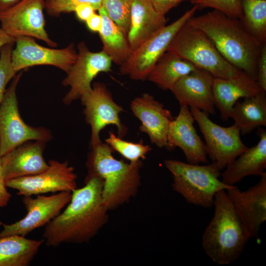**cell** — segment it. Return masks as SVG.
Segmentation results:
<instances>
[{"instance_id": "7", "label": "cell", "mask_w": 266, "mask_h": 266, "mask_svg": "<svg viewBox=\"0 0 266 266\" xmlns=\"http://www.w3.org/2000/svg\"><path fill=\"white\" fill-rule=\"evenodd\" d=\"M22 72L16 74L6 89L0 106V155L9 152L29 141H49L50 131L45 128L27 124L20 116L16 90Z\"/></svg>"}, {"instance_id": "12", "label": "cell", "mask_w": 266, "mask_h": 266, "mask_svg": "<svg viewBox=\"0 0 266 266\" xmlns=\"http://www.w3.org/2000/svg\"><path fill=\"white\" fill-rule=\"evenodd\" d=\"M48 164L47 169L39 173L6 181V187L17 190V194L23 196L72 192L77 188V176L67 161L61 163L50 160Z\"/></svg>"}, {"instance_id": "3", "label": "cell", "mask_w": 266, "mask_h": 266, "mask_svg": "<svg viewBox=\"0 0 266 266\" xmlns=\"http://www.w3.org/2000/svg\"><path fill=\"white\" fill-rule=\"evenodd\" d=\"M214 213L202 236V246L211 260L220 265L237 260L251 236L225 190L218 192Z\"/></svg>"}, {"instance_id": "5", "label": "cell", "mask_w": 266, "mask_h": 266, "mask_svg": "<svg viewBox=\"0 0 266 266\" xmlns=\"http://www.w3.org/2000/svg\"><path fill=\"white\" fill-rule=\"evenodd\" d=\"M164 165L172 175L173 190L192 204L210 207L218 192L235 186L220 180L221 170L214 162L200 165L168 159Z\"/></svg>"}, {"instance_id": "22", "label": "cell", "mask_w": 266, "mask_h": 266, "mask_svg": "<svg viewBox=\"0 0 266 266\" xmlns=\"http://www.w3.org/2000/svg\"><path fill=\"white\" fill-rule=\"evenodd\" d=\"M259 140L257 144L240 154L228 164L221 173L222 181L233 186L250 175L261 176L266 168V131L259 128Z\"/></svg>"}, {"instance_id": "10", "label": "cell", "mask_w": 266, "mask_h": 266, "mask_svg": "<svg viewBox=\"0 0 266 266\" xmlns=\"http://www.w3.org/2000/svg\"><path fill=\"white\" fill-rule=\"evenodd\" d=\"M80 100L84 107L85 121L91 128V147L101 142L100 132L107 126H115L120 137L125 135L127 129L122 123L119 116L124 109L114 100L104 84L94 83L91 91Z\"/></svg>"}, {"instance_id": "9", "label": "cell", "mask_w": 266, "mask_h": 266, "mask_svg": "<svg viewBox=\"0 0 266 266\" xmlns=\"http://www.w3.org/2000/svg\"><path fill=\"white\" fill-rule=\"evenodd\" d=\"M190 110L204 138L207 155L221 170L247 150L241 139L240 130L234 124L222 127L200 110L192 107Z\"/></svg>"}, {"instance_id": "25", "label": "cell", "mask_w": 266, "mask_h": 266, "mask_svg": "<svg viewBox=\"0 0 266 266\" xmlns=\"http://www.w3.org/2000/svg\"><path fill=\"white\" fill-rule=\"evenodd\" d=\"M196 68L174 53L166 51L155 64L147 79L163 90L171 91L182 77Z\"/></svg>"}, {"instance_id": "36", "label": "cell", "mask_w": 266, "mask_h": 266, "mask_svg": "<svg viewBox=\"0 0 266 266\" xmlns=\"http://www.w3.org/2000/svg\"><path fill=\"white\" fill-rule=\"evenodd\" d=\"M7 188L3 175L0 155V207L6 206L11 198V195L7 191ZM2 224L0 220V225H2Z\"/></svg>"}, {"instance_id": "21", "label": "cell", "mask_w": 266, "mask_h": 266, "mask_svg": "<svg viewBox=\"0 0 266 266\" xmlns=\"http://www.w3.org/2000/svg\"><path fill=\"white\" fill-rule=\"evenodd\" d=\"M266 91L257 80L244 72L232 79L214 77L213 94L215 106L219 110L224 121L231 118L232 108L240 98L254 96Z\"/></svg>"}, {"instance_id": "31", "label": "cell", "mask_w": 266, "mask_h": 266, "mask_svg": "<svg viewBox=\"0 0 266 266\" xmlns=\"http://www.w3.org/2000/svg\"><path fill=\"white\" fill-rule=\"evenodd\" d=\"M241 0H190V2L199 8H211L227 16L240 19L242 16Z\"/></svg>"}, {"instance_id": "19", "label": "cell", "mask_w": 266, "mask_h": 266, "mask_svg": "<svg viewBox=\"0 0 266 266\" xmlns=\"http://www.w3.org/2000/svg\"><path fill=\"white\" fill-rule=\"evenodd\" d=\"M214 76L197 67L182 77L171 90L180 105L195 107L207 114H215L213 94Z\"/></svg>"}, {"instance_id": "14", "label": "cell", "mask_w": 266, "mask_h": 266, "mask_svg": "<svg viewBox=\"0 0 266 266\" xmlns=\"http://www.w3.org/2000/svg\"><path fill=\"white\" fill-rule=\"evenodd\" d=\"M71 195L70 192H61L48 196L38 195L35 198L23 196L22 202L26 215L14 223H3L0 237L10 235L25 237L35 229L46 225L69 202Z\"/></svg>"}, {"instance_id": "32", "label": "cell", "mask_w": 266, "mask_h": 266, "mask_svg": "<svg viewBox=\"0 0 266 266\" xmlns=\"http://www.w3.org/2000/svg\"><path fill=\"white\" fill-rule=\"evenodd\" d=\"M102 0H44V9L48 15L58 17L63 13L74 11L79 4L87 3L91 4L95 10L101 6Z\"/></svg>"}, {"instance_id": "30", "label": "cell", "mask_w": 266, "mask_h": 266, "mask_svg": "<svg viewBox=\"0 0 266 266\" xmlns=\"http://www.w3.org/2000/svg\"><path fill=\"white\" fill-rule=\"evenodd\" d=\"M133 0H102L101 6L109 18L127 35L130 26Z\"/></svg>"}, {"instance_id": "20", "label": "cell", "mask_w": 266, "mask_h": 266, "mask_svg": "<svg viewBox=\"0 0 266 266\" xmlns=\"http://www.w3.org/2000/svg\"><path fill=\"white\" fill-rule=\"evenodd\" d=\"M46 142L42 140L26 142L1 157L5 181L32 175L49 166L43 158Z\"/></svg>"}, {"instance_id": "1", "label": "cell", "mask_w": 266, "mask_h": 266, "mask_svg": "<svg viewBox=\"0 0 266 266\" xmlns=\"http://www.w3.org/2000/svg\"><path fill=\"white\" fill-rule=\"evenodd\" d=\"M85 185L72 192L65 209L46 225L43 233L46 245L89 242L106 224L108 211L102 196L103 180L86 176Z\"/></svg>"}, {"instance_id": "8", "label": "cell", "mask_w": 266, "mask_h": 266, "mask_svg": "<svg viewBox=\"0 0 266 266\" xmlns=\"http://www.w3.org/2000/svg\"><path fill=\"white\" fill-rule=\"evenodd\" d=\"M194 6L171 24L166 25L154 35L142 43L132 51L127 60L120 66L122 74L134 80H144L155 64L166 51L173 37L189 19L199 9Z\"/></svg>"}, {"instance_id": "13", "label": "cell", "mask_w": 266, "mask_h": 266, "mask_svg": "<svg viewBox=\"0 0 266 266\" xmlns=\"http://www.w3.org/2000/svg\"><path fill=\"white\" fill-rule=\"evenodd\" d=\"M44 0H22L0 12L1 28L10 36L31 37L45 42L52 47L57 43L49 37L45 30Z\"/></svg>"}, {"instance_id": "2", "label": "cell", "mask_w": 266, "mask_h": 266, "mask_svg": "<svg viewBox=\"0 0 266 266\" xmlns=\"http://www.w3.org/2000/svg\"><path fill=\"white\" fill-rule=\"evenodd\" d=\"M203 31L230 64L257 80V64L262 46L245 29L239 19L216 10L188 20Z\"/></svg>"}, {"instance_id": "23", "label": "cell", "mask_w": 266, "mask_h": 266, "mask_svg": "<svg viewBox=\"0 0 266 266\" xmlns=\"http://www.w3.org/2000/svg\"><path fill=\"white\" fill-rule=\"evenodd\" d=\"M165 15L158 12L151 0H133L127 38L133 51L166 26Z\"/></svg>"}, {"instance_id": "4", "label": "cell", "mask_w": 266, "mask_h": 266, "mask_svg": "<svg viewBox=\"0 0 266 266\" xmlns=\"http://www.w3.org/2000/svg\"><path fill=\"white\" fill-rule=\"evenodd\" d=\"M86 166V176H97L103 180L104 203L108 211L129 201L136 194L140 185L141 160L127 163L112 155V149L100 142L91 147Z\"/></svg>"}, {"instance_id": "34", "label": "cell", "mask_w": 266, "mask_h": 266, "mask_svg": "<svg viewBox=\"0 0 266 266\" xmlns=\"http://www.w3.org/2000/svg\"><path fill=\"white\" fill-rule=\"evenodd\" d=\"M257 81L261 88L266 91V44L263 45L258 60Z\"/></svg>"}, {"instance_id": "40", "label": "cell", "mask_w": 266, "mask_h": 266, "mask_svg": "<svg viewBox=\"0 0 266 266\" xmlns=\"http://www.w3.org/2000/svg\"><path fill=\"white\" fill-rule=\"evenodd\" d=\"M22 0H0V12L14 6Z\"/></svg>"}, {"instance_id": "37", "label": "cell", "mask_w": 266, "mask_h": 266, "mask_svg": "<svg viewBox=\"0 0 266 266\" xmlns=\"http://www.w3.org/2000/svg\"><path fill=\"white\" fill-rule=\"evenodd\" d=\"M95 9L91 4L84 3L78 5L74 12L79 20L86 22L95 13Z\"/></svg>"}, {"instance_id": "17", "label": "cell", "mask_w": 266, "mask_h": 266, "mask_svg": "<svg viewBox=\"0 0 266 266\" xmlns=\"http://www.w3.org/2000/svg\"><path fill=\"white\" fill-rule=\"evenodd\" d=\"M130 107L140 121V132L146 133L151 142L158 147H166L167 132L173 119L171 112L148 93L134 98Z\"/></svg>"}, {"instance_id": "26", "label": "cell", "mask_w": 266, "mask_h": 266, "mask_svg": "<svg viewBox=\"0 0 266 266\" xmlns=\"http://www.w3.org/2000/svg\"><path fill=\"white\" fill-rule=\"evenodd\" d=\"M44 241L20 235L0 237V266H29Z\"/></svg>"}, {"instance_id": "29", "label": "cell", "mask_w": 266, "mask_h": 266, "mask_svg": "<svg viewBox=\"0 0 266 266\" xmlns=\"http://www.w3.org/2000/svg\"><path fill=\"white\" fill-rule=\"evenodd\" d=\"M105 142L112 150L119 153L131 163L145 159L152 150L149 145L144 144L142 141L137 143L128 141L117 136L111 132L109 133Z\"/></svg>"}, {"instance_id": "24", "label": "cell", "mask_w": 266, "mask_h": 266, "mask_svg": "<svg viewBox=\"0 0 266 266\" xmlns=\"http://www.w3.org/2000/svg\"><path fill=\"white\" fill-rule=\"evenodd\" d=\"M266 91L246 98L233 105L231 118L239 128L240 133L246 134L261 126H266Z\"/></svg>"}, {"instance_id": "33", "label": "cell", "mask_w": 266, "mask_h": 266, "mask_svg": "<svg viewBox=\"0 0 266 266\" xmlns=\"http://www.w3.org/2000/svg\"><path fill=\"white\" fill-rule=\"evenodd\" d=\"M14 43L6 44L0 48V106L7 84L17 73L11 64V54Z\"/></svg>"}, {"instance_id": "39", "label": "cell", "mask_w": 266, "mask_h": 266, "mask_svg": "<svg viewBox=\"0 0 266 266\" xmlns=\"http://www.w3.org/2000/svg\"><path fill=\"white\" fill-rule=\"evenodd\" d=\"M16 39L9 35L0 26V48L11 42H15Z\"/></svg>"}, {"instance_id": "27", "label": "cell", "mask_w": 266, "mask_h": 266, "mask_svg": "<svg viewBox=\"0 0 266 266\" xmlns=\"http://www.w3.org/2000/svg\"><path fill=\"white\" fill-rule=\"evenodd\" d=\"M98 11L102 18V26L99 33L103 45L102 51L112 62L120 66L132 52L127 35L109 18L103 6Z\"/></svg>"}, {"instance_id": "18", "label": "cell", "mask_w": 266, "mask_h": 266, "mask_svg": "<svg viewBox=\"0 0 266 266\" xmlns=\"http://www.w3.org/2000/svg\"><path fill=\"white\" fill-rule=\"evenodd\" d=\"M260 177L256 184L245 191L236 186L226 190L251 237L258 235L261 226L266 220V172Z\"/></svg>"}, {"instance_id": "6", "label": "cell", "mask_w": 266, "mask_h": 266, "mask_svg": "<svg viewBox=\"0 0 266 266\" xmlns=\"http://www.w3.org/2000/svg\"><path fill=\"white\" fill-rule=\"evenodd\" d=\"M166 51L207 71L215 77L232 79L243 72L223 57L203 31L188 21L177 31Z\"/></svg>"}, {"instance_id": "15", "label": "cell", "mask_w": 266, "mask_h": 266, "mask_svg": "<svg viewBox=\"0 0 266 266\" xmlns=\"http://www.w3.org/2000/svg\"><path fill=\"white\" fill-rule=\"evenodd\" d=\"M15 43L16 46L11 54V64L16 73L40 65L55 66L67 73L77 58L73 43L58 49L42 46L31 37H17Z\"/></svg>"}, {"instance_id": "38", "label": "cell", "mask_w": 266, "mask_h": 266, "mask_svg": "<svg viewBox=\"0 0 266 266\" xmlns=\"http://www.w3.org/2000/svg\"><path fill=\"white\" fill-rule=\"evenodd\" d=\"M87 27L93 32H99L102 26V18L99 14L94 13L85 22Z\"/></svg>"}, {"instance_id": "16", "label": "cell", "mask_w": 266, "mask_h": 266, "mask_svg": "<svg viewBox=\"0 0 266 266\" xmlns=\"http://www.w3.org/2000/svg\"><path fill=\"white\" fill-rule=\"evenodd\" d=\"M194 121L189 107L180 105L177 116L173 118L169 125L166 148H180L188 163L207 164L206 146L196 132Z\"/></svg>"}, {"instance_id": "28", "label": "cell", "mask_w": 266, "mask_h": 266, "mask_svg": "<svg viewBox=\"0 0 266 266\" xmlns=\"http://www.w3.org/2000/svg\"><path fill=\"white\" fill-rule=\"evenodd\" d=\"M245 29L261 44H266V0H241Z\"/></svg>"}, {"instance_id": "11", "label": "cell", "mask_w": 266, "mask_h": 266, "mask_svg": "<svg viewBox=\"0 0 266 266\" xmlns=\"http://www.w3.org/2000/svg\"><path fill=\"white\" fill-rule=\"evenodd\" d=\"M77 58L63 80L70 89L63 98L66 105L80 99L92 90V82L100 72L110 71L112 60L103 51H91L83 41L77 45Z\"/></svg>"}, {"instance_id": "35", "label": "cell", "mask_w": 266, "mask_h": 266, "mask_svg": "<svg viewBox=\"0 0 266 266\" xmlns=\"http://www.w3.org/2000/svg\"><path fill=\"white\" fill-rule=\"evenodd\" d=\"M185 0H151L156 10L165 15L172 8Z\"/></svg>"}]
</instances>
